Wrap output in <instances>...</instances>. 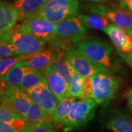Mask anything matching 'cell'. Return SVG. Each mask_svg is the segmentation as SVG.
Masks as SVG:
<instances>
[{
    "instance_id": "cell-24",
    "label": "cell",
    "mask_w": 132,
    "mask_h": 132,
    "mask_svg": "<svg viewBox=\"0 0 132 132\" xmlns=\"http://www.w3.org/2000/svg\"><path fill=\"white\" fill-rule=\"evenodd\" d=\"M34 54H18L12 56L1 59L0 61V76L3 78L10 69L14 67L16 64L23 61L29 59Z\"/></svg>"
},
{
    "instance_id": "cell-21",
    "label": "cell",
    "mask_w": 132,
    "mask_h": 132,
    "mask_svg": "<svg viewBox=\"0 0 132 132\" xmlns=\"http://www.w3.org/2000/svg\"><path fill=\"white\" fill-rule=\"evenodd\" d=\"M24 119L30 124L44 121H51L50 116L34 101L31 103Z\"/></svg>"
},
{
    "instance_id": "cell-33",
    "label": "cell",
    "mask_w": 132,
    "mask_h": 132,
    "mask_svg": "<svg viewBox=\"0 0 132 132\" xmlns=\"http://www.w3.org/2000/svg\"><path fill=\"white\" fill-rule=\"evenodd\" d=\"M127 105L128 108L132 112V95L128 97V100H127Z\"/></svg>"
},
{
    "instance_id": "cell-25",
    "label": "cell",
    "mask_w": 132,
    "mask_h": 132,
    "mask_svg": "<svg viewBox=\"0 0 132 132\" xmlns=\"http://www.w3.org/2000/svg\"><path fill=\"white\" fill-rule=\"evenodd\" d=\"M85 77L80 75L75 70L72 80L69 85V91L70 96L76 98H84L83 84Z\"/></svg>"
},
{
    "instance_id": "cell-30",
    "label": "cell",
    "mask_w": 132,
    "mask_h": 132,
    "mask_svg": "<svg viewBox=\"0 0 132 132\" xmlns=\"http://www.w3.org/2000/svg\"><path fill=\"white\" fill-rule=\"evenodd\" d=\"M120 9L132 16V0H116Z\"/></svg>"
},
{
    "instance_id": "cell-8",
    "label": "cell",
    "mask_w": 132,
    "mask_h": 132,
    "mask_svg": "<svg viewBox=\"0 0 132 132\" xmlns=\"http://www.w3.org/2000/svg\"><path fill=\"white\" fill-rule=\"evenodd\" d=\"M1 86V101L24 118L33 101L28 94L18 86Z\"/></svg>"
},
{
    "instance_id": "cell-20",
    "label": "cell",
    "mask_w": 132,
    "mask_h": 132,
    "mask_svg": "<svg viewBox=\"0 0 132 132\" xmlns=\"http://www.w3.org/2000/svg\"><path fill=\"white\" fill-rule=\"evenodd\" d=\"M75 102L76 97L72 96L65 97L62 99L57 104L54 113L51 116V121L61 125Z\"/></svg>"
},
{
    "instance_id": "cell-29",
    "label": "cell",
    "mask_w": 132,
    "mask_h": 132,
    "mask_svg": "<svg viewBox=\"0 0 132 132\" xmlns=\"http://www.w3.org/2000/svg\"><path fill=\"white\" fill-rule=\"evenodd\" d=\"M84 98L93 99V85L90 77H85L83 84Z\"/></svg>"
},
{
    "instance_id": "cell-35",
    "label": "cell",
    "mask_w": 132,
    "mask_h": 132,
    "mask_svg": "<svg viewBox=\"0 0 132 132\" xmlns=\"http://www.w3.org/2000/svg\"><path fill=\"white\" fill-rule=\"evenodd\" d=\"M85 1H90V2H93L95 3H103L106 1V0H85Z\"/></svg>"
},
{
    "instance_id": "cell-9",
    "label": "cell",
    "mask_w": 132,
    "mask_h": 132,
    "mask_svg": "<svg viewBox=\"0 0 132 132\" xmlns=\"http://www.w3.org/2000/svg\"><path fill=\"white\" fill-rule=\"evenodd\" d=\"M31 99L52 116L59 101L48 85L47 79L27 92Z\"/></svg>"
},
{
    "instance_id": "cell-11",
    "label": "cell",
    "mask_w": 132,
    "mask_h": 132,
    "mask_svg": "<svg viewBox=\"0 0 132 132\" xmlns=\"http://www.w3.org/2000/svg\"><path fill=\"white\" fill-rule=\"evenodd\" d=\"M89 8L92 13L106 16L114 24L125 31L132 28V16L122 9L105 6L102 3L90 5Z\"/></svg>"
},
{
    "instance_id": "cell-19",
    "label": "cell",
    "mask_w": 132,
    "mask_h": 132,
    "mask_svg": "<svg viewBox=\"0 0 132 132\" xmlns=\"http://www.w3.org/2000/svg\"><path fill=\"white\" fill-rule=\"evenodd\" d=\"M52 65L56 72L65 81L67 85H69L75 69L69 62L66 53L61 52L57 53Z\"/></svg>"
},
{
    "instance_id": "cell-14",
    "label": "cell",
    "mask_w": 132,
    "mask_h": 132,
    "mask_svg": "<svg viewBox=\"0 0 132 132\" xmlns=\"http://www.w3.org/2000/svg\"><path fill=\"white\" fill-rule=\"evenodd\" d=\"M107 129L112 132H132V117L123 110H113L105 122Z\"/></svg>"
},
{
    "instance_id": "cell-18",
    "label": "cell",
    "mask_w": 132,
    "mask_h": 132,
    "mask_svg": "<svg viewBox=\"0 0 132 132\" xmlns=\"http://www.w3.org/2000/svg\"><path fill=\"white\" fill-rule=\"evenodd\" d=\"M48 0H15L13 5L19 14V19L37 14Z\"/></svg>"
},
{
    "instance_id": "cell-6",
    "label": "cell",
    "mask_w": 132,
    "mask_h": 132,
    "mask_svg": "<svg viewBox=\"0 0 132 132\" xmlns=\"http://www.w3.org/2000/svg\"><path fill=\"white\" fill-rule=\"evenodd\" d=\"M6 40L15 47L19 54H34L45 47L44 41L20 28L19 26L12 29Z\"/></svg>"
},
{
    "instance_id": "cell-2",
    "label": "cell",
    "mask_w": 132,
    "mask_h": 132,
    "mask_svg": "<svg viewBox=\"0 0 132 132\" xmlns=\"http://www.w3.org/2000/svg\"><path fill=\"white\" fill-rule=\"evenodd\" d=\"M96 105L92 98L76 100L61 125L63 131L68 132L85 126L94 117Z\"/></svg>"
},
{
    "instance_id": "cell-16",
    "label": "cell",
    "mask_w": 132,
    "mask_h": 132,
    "mask_svg": "<svg viewBox=\"0 0 132 132\" xmlns=\"http://www.w3.org/2000/svg\"><path fill=\"white\" fill-rule=\"evenodd\" d=\"M57 54V53L52 49L44 48L23 61L26 65L31 68L42 72L48 66L52 65Z\"/></svg>"
},
{
    "instance_id": "cell-27",
    "label": "cell",
    "mask_w": 132,
    "mask_h": 132,
    "mask_svg": "<svg viewBox=\"0 0 132 132\" xmlns=\"http://www.w3.org/2000/svg\"><path fill=\"white\" fill-rule=\"evenodd\" d=\"M19 54L15 47L8 40H1L0 57L1 59Z\"/></svg>"
},
{
    "instance_id": "cell-26",
    "label": "cell",
    "mask_w": 132,
    "mask_h": 132,
    "mask_svg": "<svg viewBox=\"0 0 132 132\" xmlns=\"http://www.w3.org/2000/svg\"><path fill=\"white\" fill-rule=\"evenodd\" d=\"M21 116L11 106L4 102H1L0 107V122L12 125Z\"/></svg>"
},
{
    "instance_id": "cell-34",
    "label": "cell",
    "mask_w": 132,
    "mask_h": 132,
    "mask_svg": "<svg viewBox=\"0 0 132 132\" xmlns=\"http://www.w3.org/2000/svg\"><path fill=\"white\" fill-rule=\"evenodd\" d=\"M126 32H127V33L128 37H129V38H130V42H131V45H132V28L127 30Z\"/></svg>"
},
{
    "instance_id": "cell-17",
    "label": "cell",
    "mask_w": 132,
    "mask_h": 132,
    "mask_svg": "<svg viewBox=\"0 0 132 132\" xmlns=\"http://www.w3.org/2000/svg\"><path fill=\"white\" fill-rule=\"evenodd\" d=\"M34 70V69L26 65L23 61L10 69L4 77L1 78V86L19 87L20 84L25 74Z\"/></svg>"
},
{
    "instance_id": "cell-23",
    "label": "cell",
    "mask_w": 132,
    "mask_h": 132,
    "mask_svg": "<svg viewBox=\"0 0 132 132\" xmlns=\"http://www.w3.org/2000/svg\"><path fill=\"white\" fill-rule=\"evenodd\" d=\"M46 79L45 75L42 71L34 70L25 74L20 84L19 87L27 92L32 87L37 85Z\"/></svg>"
},
{
    "instance_id": "cell-10",
    "label": "cell",
    "mask_w": 132,
    "mask_h": 132,
    "mask_svg": "<svg viewBox=\"0 0 132 132\" xmlns=\"http://www.w3.org/2000/svg\"><path fill=\"white\" fill-rule=\"evenodd\" d=\"M65 53L67 58L71 65L76 72L85 78L100 72H108L103 67L87 59L75 47L66 48Z\"/></svg>"
},
{
    "instance_id": "cell-12",
    "label": "cell",
    "mask_w": 132,
    "mask_h": 132,
    "mask_svg": "<svg viewBox=\"0 0 132 132\" xmlns=\"http://www.w3.org/2000/svg\"><path fill=\"white\" fill-rule=\"evenodd\" d=\"M103 31L108 34L122 57L132 54L131 43L126 31L115 24H110Z\"/></svg>"
},
{
    "instance_id": "cell-13",
    "label": "cell",
    "mask_w": 132,
    "mask_h": 132,
    "mask_svg": "<svg viewBox=\"0 0 132 132\" xmlns=\"http://www.w3.org/2000/svg\"><path fill=\"white\" fill-rule=\"evenodd\" d=\"M19 19V14L14 5L4 1L0 3V34L1 40L7 39L10 32Z\"/></svg>"
},
{
    "instance_id": "cell-3",
    "label": "cell",
    "mask_w": 132,
    "mask_h": 132,
    "mask_svg": "<svg viewBox=\"0 0 132 132\" xmlns=\"http://www.w3.org/2000/svg\"><path fill=\"white\" fill-rule=\"evenodd\" d=\"M93 85V99L97 104L113 100L119 89V80L113 73L100 72L90 76Z\"/></svg>"
},
{
    "instance_id": "cell-5",
    "label": "cell",
    "mask_w": 132,
    "mask_h": 132,
    "mask_svg": "<svg viewBox=\"0 0 132 132\" xmlns=\"http://www.w3.org/2000/svg\"><path fill=\"white\" fill-rule=\"evenodd\" d=\"M87 28L80 14L76 12L56 24L55 38L76 44L86 38Z\"/></svg>"
},
{
    "instance_id": "cell-4",
    "label": "cell",
    "mask_w": 132,
    "mask_h": 132,
    "mask_svg": "<svg viewBox=\"0 0 132 132\" xmlns=\"http://www.w3.org/2000/svg\"><path fill=\"white\" fill-rule=\"evenodd\" d=\"M79 5L78 0H48L37 14L57 24L77 12Z\"/></svg>"
},
{
    "instance_id": "cell-37",
    "label": "cell",
    "mask_w": 132,
    "mask_h": 132,
    "mask_svg": "<svg viewBox=\"0 0 132 132\" xmlns=\"http://www.w3.org/2000/svg\"><path fill=\"white\" fill-rule=\"evenodd\" d=\"M14 1H15V0H14Z\"/></svg>"
},
{
    "instance_id": "cell-32",
    "label": "cell",
    "mask_w": 132,
    "mask_h": 132,
    "mask_svg": "<svg viewBox=\"0 0 132 132\" xmlns=\"http://www.w3.org/2000/svg\"><path fill=\"white\" fill-rule=\"evenodd\" d=\"M122 58L124 59L125 62H126L128 65L131 66V67L132 68V54H130V55L128 56H127L123 57Z\"/></svg>"
},
{
    "instance_id": "cell-7",
    "label": "cell",
    "mask_w": 132,
    "mask_h": 132,
    "mask_svg": "<svg viewBox=\"0 0 132 132\" xmlns=\"http://www.w3.org/2000/svg\"><path fill=\"white\" fill-rule=\"evenodd\" d=\"M19 27L45 42L55 38L56 24L50 22L38 14L21 20Z\"/></svg>"
},
{
    "instance_id": "cell-1",
    "label": "cell",
    "mask_w": 132,
    "mask_h": 132,
    "mask_svg": "<svg viewBox=\"0 0 132 132\" xmlns=\"http://www.w3.org/2000/svg\"><path fill=\"white\" fill-rule=\"evenodd\" d=\"M74 47L87 59L109 72L114 73L120 70V64L113 57V47L105 41L85 38L75 44Z\"/></svg>"
},
{
    "instance_id": "cell-31",
    "label": "cell",
    "mask_w": 132,
    "mask_h": 132,
    "mask_svg": "<svg viewBox=\"0 0 132 132\" xmlns=\"http://www.w3.org/2000/svg\"><path fill=\"white\" fill-rule=\"evenodd\" d=\"M0 132H21L9 124L0 122Z\"/></svg>"
},
{
    "instance_id": "cell-36",
    "label": "cell",
    "mask_w": 132,
    "mask_h": 132,
    "mask_svg": "<svg viewBox=\"0 0 132 132\" xmlns=\"http://www.w3.org/2000/svg\"><path fill=\"white\" fill-rule=\"evenodd\" d=\"M127 95L128 97L130 96V95H132V87L127 92Z\"/></svg>"
},
{
    "instance_id": "cell-15",
    "label": "cell",
    "mask_w": 132,
    "mask_h": 132,
    "mask_svg": "<svg viewBox=\"0 0 132 132\" xmlns=\"http://www.w3.org/2000/svg\"><path fill=\"white\" fill-rule=\"evenodd\" d=\"M48 85L59 102L67 97H70L69 85L56 72L52 65L48 66L44 71Z\"/></svg>"
},
{
    "instance_id": "cell-22",
    "label": "cell",
    "mask_w": 132,
    "mask_h": 132,
    "mask_svg": "<svg viewBox=\"0 0 132 132\" xmlns=\"http://www.w3.org/2000/svg\"><path fill=\"white\" fill-rule=\"evenodd\" d=\"M80 15L87 28L103 31L111 24L110 21L106 16L94 13L89 15L80 14Z\"/></svg>"
},
{
    "instance_id": "cell-28",
    "label": "cell",
    "mask_w": 132,
    "mask_h": 132,
    "mask_svg": "<svg viewBox=\"0 0 132 132\" xmlns=\"http://www.w3.org/2000/svg\"><path fill=\"white\" fill-rule=\"evenodd\" d=\"M29 132H57L50 121L31 124Z\"/></svg>"
}]
</instances>
